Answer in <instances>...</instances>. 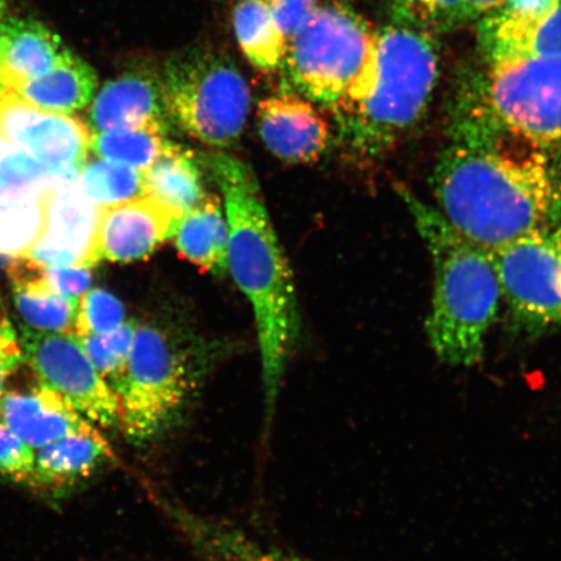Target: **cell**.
I'll list each match as a JSON object with an SVG mask.
<instances>
[{
  "label": "cell",
  "mask_w": 561,
  "mask_h": 561,
  "mask_svg": "<svg viewBox=\"0 0 561 561\" xmlns=\"http://www.w3.org/2000/svg\"><path fill=\"white\" fill-rule=\"evenodd\" d=\"M431 185L462 236L494 251L561 224V158L510 130L477 89L456 102Z\"/></svg>",
  "instance_id": "6da1fadb"
},
{
  "label": "cell",
  "mask_w": 561,
  "mask_h": 561,
  "mask_svg": "<svg viewBox=\"0 0 561 561\" xmlns=\"http://www.w3.org/2000/svg\"><path fill=\"white\" fill-rule=\"evenodd\" d=\"M229 227L228 271L254 307L266 419L273 417L287 359L299 334L293 273L249 164L226 153L208 158Z\"/></svg>",
  "instance_id": "7a4b0ae2"
},
{
  "label": "cell",
  "mask_w": 561,
  "mask_h": 561,
  "mask_svg": "<svg viewBox=\"0 0 561 561\" xmlns=\"http://www.w3.org/2000/svg\"><path fill=\"white\" fill-rule=\"evenodd\" d=\"M396 191L409 207L432 257L427 340L440 362L454 367L474 366L482 360L486 334L502 299L490 252L468 240L437 207L421 201L409 187L397 184Z\"/></svg>",
  "instance_id": "3957f363"
},
{
  "label": "cell",
  "mask_w": 561,
  "mask_h": 561,
  "mask_svg": "<svg viewBox=\"0 0 561 561\" xmlns=\"http://www.w3.org/2000/svg\"><path fill=\"white\" fill-rule=\"evenodd\" d=\"M437 79L432 35L397 24L383 27L367 80L333 108L343 142L363 159L385 156L423 117Z\"/></svg>",
  "instance_id": "277c9868"
},
{
  "label": "cell",
  "mask_w": 561,
  "mask_h": 561,
  "mask_svg": "<svg viewBox=\"0 0 561 561\" xmlns=\"http://www.w3.org/2000/svg\"><path fill=\"white\" fill-rule=\"evenodd\" d=\"M206 350L157 324H138L128 363L112 383L118 427L133 444L163 436L184 415L208 374Z\"/></svg>",
  "instance_id": "5b68a950"
},
{
  "label": "cell",
  "mask_w": 561,
  "mask_h": 561,
  "mask_svg": "<svg viewBox=\"0 0 561 561\" xmlns=\"http://www.w3.org/2000/svg\"><path fill=\"white\" fill-rule=\"evenodd\" d=\"M378 32L346 3L329 0L287 39L283 62L294 89L332 110L375 65Z\"/></svg>",
  "instance_id": "8992f818"
},
{
  "label": "cell",
  "mask_w": 561,
  "mask_h": 561,
  "mask_svg": "<svg viewBox=\"0 0 561 561\" xmlns=\"http://www.w3.org/2000/svg\"><path fill=\"white\" fill-rule=\"evenodd\" d=\"M159 79L167 118L186 135L222 149L240 139L251 95L227 55L202 48L174 55Z\"/></svg>",
  "instance_id": "52a82bcc"
},
{
  "label": "cell",
  "mask_w": 561,
  "mask_h": 561,
  "mask_svg": "<svg viewBox=\"0 0 561 561\" xmlns=\"http://www.w3.org/2000/svg\"><path fill=\"white\" fill-rule=\"evenodd\" d=\"M476 87L507 129L561 158V56H507L488 60Z\"/></svg>",
  "instance_id": "ba28073f"
},
{
  "label": "cell",
  "mask_w": 561,
  "mask_h": 561,
  "mask_svg": "<svg viewBox=\"0 0 561 561\" xmlns=\"http://www.w3.org/2000/svg\"><path fill=\"white\" fill-rule=\"evenodd\" d=\"M501 297L517 331L561 329V224L490 251Z\"/></svg>",
  "instance_id": "9c48e42d"
},
{
  "label": "cell",
  "mask_w": 561,
  "mask_h": 561,
  "mask_svg": "<svg viewBox=\"0 0 561 561\" xmlns=\"http://www.w3.org/2000/svg\"><path fill=\"white\" fill-rule=\"evenodd\" d=\"M19 342L24 363L38 383L65 398L95 426H118L116 392L91 364L76 335L38 332L24 325Z\"/></svg>",
  "instance_id": "30bf717a"
},
{
  "label": "cell",
  "mask_w": 561,
  "mask_h": 561,
  "mask_svg": "<svg viewBox=\"0 0 561 561\" xmlns=\"http://www.w3.org/2000/svg\"><path fill=\"white\" fill-rule=\"evenodd\" d=\"M0 136L75 182L88 163L93 133L73 114L41 110L11 91H0Z\"/></svg>",
  "instance_id": "8fae6325"
},
{
  "label": "cell",
  "mask_w": 561,
  "mask_h": 561,
  "mask_svg": "<svg viewBox=\"0 0 561 561\" xmlns=\"http://www.w3.org/2000/svg\"><path fill=\"white\" fill-rule=\"evenodd\" d=\"M184 214L150 194L101 206L95 251L98 261L130 263L149 257L172 238Z\"/></svg>",
  "instance_id": "7c38bea8"
},
{
  "label": "cell",
  "mask_w": 561,
  "mask_h": 561,
  "mask_svg": "<svg viewBox=\"0 0 561 561\" xmlns=\"http://www.w3.org/2000/svg\"><path fill=\"white\" fill-rule=\"evenodd\" d=\"M101 206L82 192L79 182L48 188L46 230L25 257L46 266H91Z\"/></svg>",
  "instance_id": "4fadbf2b"
},
{
  "label": "cell",
  "mask_w": 561,
  "mask_h": 561,
  "mask_svg": "<svg viewBox=\"0 0 561 561\" xmlns=\"http://www.w3.org/2000/svg\"><path fill=\"white\" fill-rule=\"evenodd\" d=\"M257 129L273 156L294 164L318 160L331 137L325 118L313 105L290 94L259 103Z\"/></svg>",
  "instance_id": "5bb4252c"
},
{
  "label": "cell",
  "mask_w": 561,
  "mask_h": 561,
  "mask_svg": "<svg viewBox=\"0 0 561 561\" xmlns=\"http://www.w3.org/2000/svg\"><path fill=\"white\" fill-rule=\"evenodd\" d=\"M0 421L34 451L95 426L65 398L41 383L30 390L5 391Z\"/></svg>",
  "instance_id": "9a60e30c"
},
{
  "label": "cell",
  "mask_w": 561,
  "mask_h": 561,
  "mask_svg": "<svg viewBox=\"0 0 561 561\" xmlns=\"http://www.w3.org/2000/svg\"><path fill=\"white\" fill-rule=\"evenodd\" d=\"M89 118L93 135L167 123L159 73L135 69L108 81L95 94Z\"/></svg>",
  "instance_id": "2e32d148"
},
{
  "label": "cell",
  "mask_w": 561,
  "mask_h": 561,
  "mask_svg": "<svg viewBox=\"0 0 561 561\" xmlns=\"http://www.w3.org/2000/svg\"><path fill=\"white\" fill-rule=\"evenodd\" d=\"M160 506L184 535L199 561H312L255 541L228 523L160 497Z\"/></svg>",
  "instance_id": "e0dca14e"
},
{
  "label": "cell",
  "mask_w": 561,
  "mask_h": 561,
  "mask_svg": "<svg viewBox=\"0 0 561 561\" xmlns=\"http://www.w3.org/2000/svg\"><path fill=\"white\" fill-rule=\"evenodd\" d=\"M114 458V450L98 426L68 434L35 450L32 486L62 494L93 477Z\"/></svg>",
  "instance_id": "ac0fdd59"
},
{
  "label": "cell",
  "mask_w": 561,
  "mask_h": 561,
  "mask_svg": "<svg viewBox=\"0 0 561 561\" xmlns=\"http://www.w3.org/2000/svg\"><path fill=\"white\" fill-rule=\"evenodd\" d=\"M59 35L32 19H4L0 45V91L48 72L66 50Z\"/></svg>",
  "instance_id": "d6986e66"
},
{
  "label": "cell",
  "mask_w": 561,
  "mask_h": 561,
  "mask_svg": "<svg viewBox=\"0 0 561 561\" xmlns=\"http://www.w3.org/2000/svg\"><path fill=\"white\" fill-rule=\"evenodd\" d=\"M479 41L486 60L507 56H561V2L537 19H514L491 12L481 19Z\"/></svg>",
  "instance_id": "ffe728a7"
},
{
  "label": "cell",
  "mask_w": 561,
  "mask_h": 561,
  "mask_svg": "<svg viewBox=\"0 0 561 561\" xmlns=\"http://www.w3.org/2000/svg\"><path fill=\"white\" fill-rule=\"evenodd\" d=\"M13 297L25 327L38 332L75 335L79 304L56 293L47 277V266L30 257H15L9 265Z\"/></svg>",
  "instance_id": "44dd1931"
},
{
  "label": "cell",
  "mask_w": 561,
  "mask_h": 561,
  "mask_svg": "<svg viewBox=\"0 0 561 561\" xmlns=\"http://www.w3.org/2000/svg\"><path fill=\"white\" fill-rule=\"evenodd\" d=\"M96 90L98 76L93 67L66 48L47 73L9 91L34 107L73 114L93 102Z\"/></svg>",
  "instance_id": "7402d4cb"
},
{
  "label": "cell",
  "mask_w": 561,
  "mask_h": 561,
  "mask_svg": "<svg viewBox=\"0 0 561 561\" xmlns=\"http://www.w3.org/2000/svg\"><path fill=\"white\" fill-rule=\"evenodd\" d=\"M173 238L181 257L202 271L226 275L229 227L219 196L207 194L198 206L187 210L181 217Z\"/></svg>",
  "instance_id": "603a6c76"
},
{
  "label": "cell",
  "mask_w": 561,
  "mask_h": 561,
  "mask_svg": "<svg viewBox=\"0 0 561 561\" xmlns=\"http://www.w3.org/2000/svg\"><path fill=\"white\" fill-rule=\"evenodd\" d=\"M142 172L145 194L156 196L182 214L198 206L207 195L198 159L179 145H168Z\"/></svg>",
  "instance_id": "cb8c5ba5"
},
{
  "label": "cell",
  "mask_w": 561,
  "mask_h": 561,
  "mask_svg": "<svg viewBox=\"0 0 561 561\" xmlns=\"http://www.w3.org/2000/svg\"><path fill=\"white\" fill-rule=\"evenodd\" d=\"M48 188H0V255L25 256L44 237Z\"/></svg>",
  "instance_id": "d4e9b609"
},
{
  "label": "cell",
  "mask_w": 561,
  "mask_h": 561,
  "mask_svg": "<svg viewBox=\"0 0 561 561\" xmlns=\"http://www.w3.org/2000/svg\"><path fill=\"white\" fill-rule=\"evenodd\" d=\"M233 25L238 45L252 66L263 72L283 67L287 39L264 0H238Z\"/></svg>",
  "instance_id": "484cf974"
},
{
  "label": "cell",
  "mask_w": 561,
  "mask_h": 561,
  "mask_svg": "<svg viewBox=\"0 0 561 561\" xmlns=\"http://www.w3.org/2000/svg\"><path fill=\"white\" fill-rule=\"evenodd\" d=\"M165 135L167 123L96 133L91 138L90 151L98 159L145 171L171 144Z\"/></svg>",
  "instance_id": "4316f807"
},
{
  "label": "cell",
  "mask_w": 561,
  "mask_h": 561,
  "mask_svg": "<svg viewBox=\"0 0 561 561\" xmlns=\"http://www.w3.org/2000/svg\"><path fill=\"white\" fill-rule=\"evenodd\" d=\"M77 182L98 206L116 205L145 194L144 172L116 161L87 163Z\"/></svg>",
  "instance_id": "83f0119b"
},
{
  "label": "cell",
  "mask_w": 561,
  "mask_h": 561,
  "mask_svg": "<svg viewBox=\"0 0 561 561\" xmlns=\"http://www.w3.org/2000/svg\"><path fill=\"white\" fill-rule=\"evenodd\" d=\"M468 0H391L394 24L437 34L467 23Z\"/></svg>",
  "instance_id": "f1b7e54d"
},
{
  "label": "cell",
  "mask_w": 561,
  "mask_h": 561,
  "mask_svg": "<svg viewBox=\"0 0 561 561\" xmlns=\"http://www.w3.org/2000/svg\"><path fill=\"white\" fill-rule=\"evenodd\" d=\"M137 325L129 321L110 333L77 336L89 360L111 388L128 363Z\"/></svg>",
  "instance_id": "f546056e"
},
{
  "label": "cell",
  "mask_w": 561,
  "mask_h": 561,
  "mask_svg": "<svg viewBox=\"0 0 561 561\" xmlns=\"http://www.w3.org/2000/svg\"><path fill=\"white\" fill-rule=\"evenodd\" d=\"M66 182L32 153L0 136V188H46Z\"/></svg>",
  "instance_id": "4dcf8cb0"
},
{
  "label": "cell",
  "mask_w": 561,
  "mask_h": 561,
  "mask_svg": "<svg viewBox=\"0 0 561 561\" xmlns=\"http://www.w3.org/2000/svg\"><path fill=\"white\" fill-rule=\"evenodd\" d=\"M125 324V307L111 293L88 290L77 307L75 335L85 336L115 331Z\"/></svg>",
  "instance_id": "1f68e13d"
},
{
  "label": "cell",
  "mask_w": 561,
  "mask_h": 561,
  "mask_svg": "<svg viewBox=\"0 0 561 561\" xmlns=\"http://www.w3.org/2000/svg\"><path fill=\"white\" fill-rule=\"evenodd\" d=\"M35 451L0 421V474L32 486Z\"/></svg>",
  "instance_id": "d6a6232c"
},
{
  "label": "cell",
  "mask_w": 561,
  "mask_h": 561,
  "mask_svg": "<svg viewBox=\"0 0 561 561\" xmlns=\"http://www.w3.org/2000/svg\"><path fill=\"white\" fill-rule=\"evenodd\" d=\"M285 38L296 34L318 9L319 0H264Z\"/></svg>",
  "instance_id": "836d02e7"
},
{
  "label": "cell",
  "mask_w": 561,
  "mask_h": 561,
  "mask_svg": "<svg viewBox=\"0 0 561 561\" xmlns=\"http://www.w3.org/2000/svg\"><path fill=\"white\" fill-rule=\"evenodd\" d=\"M47 277L56 293L76 304L89 290L93 279L87 266H47Z\"/></svg>",
  "instance_id": "e575fe53"
},
{
  "label": "cell",
  "mask_w": 561,
  "mask_h": 561,
  "mask_svg": "<svg viewBox=\"0 0 561 561\" xmlns=\"http://www.w3.org/2000/svg\"><path fill=\"white\" fill-rule=\"evenodd\" d=\"M561 0H504L496 12L514 19H537L556 10Z\"/></svg>",
  "instance_id": "d590c367"
},
{
  "label": "cell",
  "mask_w": 561,
  "mask_h": 561,
  "mask_svg": "<svg viewBox=\"0 0 561 561\" xmlns=\"http://www.w3.org/2000/svg\"><path fill=\"white\" fill-rule=\"evenodd\" d=\"M0 355H23L19 335L7 314L2 298H0Z\"/></svg>",
  "instance_id": "8d00e7d4"
},
{
  "label": "cell",
  "mask_w": 561,
  "mask_h": 561,
  "mask_svg": "<svg viewBox=\"0 0 561 561\" xmlns=\"http://www.w3.org/2000/svg\"><path fill=\"white\" fill-rule=\"evenodd\" d=\"M23 363V355H0V402L5 394L7 381L16 374Z\"/></svg>",
  "instance_id": "74e56055"
},
{
  "label": "cell",
  "mask_w": 561,
  "mask_h": 561,
  "mask_svg": "<svg viewBox=\"0 0 561 561\" xmlns=\"http://www.w3.org/2000/svg\"><path fill=\"white\" fill-rule=\"evenodd\" d=\"M504 0H468L467 21L480 20L501 9Z\"/></svg>",
  "instance_id": "f35d334b"
},
{
  "label": "cell",
  "mask_w": 561,
  "mask_h": 561,
  "mask_svg": "<svg viewBox=\"0 0 561 561\" xmlns=\"http://www.w3.org/2000/svg\"><path fill=\"white\" fill-rule=\"evenodd\" d=\"M4 19H5L4 15L0 16V45H2Z\"/></svg>",
  "instance_id": "ab89813d"
},
{
  "label": "cell",
  "mask_w": 561,
  "mask_h": 561,
  "mask_svg": "<svg viewBox=\"0 0 561 561\" xmlns=\"http://www.w3.org/2000/svg\"><path fill=\"white\" fill-rule=\"evenodd\" d=\"M7 0H0V16L4 15Z\"/></svg>",
  "instance_id": "60d3db41"
}]
</instances>
